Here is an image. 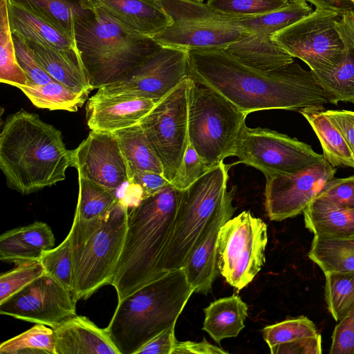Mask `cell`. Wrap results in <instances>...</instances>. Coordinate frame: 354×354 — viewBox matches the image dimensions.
<instances>
[{
    "instance_id": "cell-22",
    "label": "cell",
    "mask_w": 354,
    "mask_h": 354,
    "mask_svg": "<svg viewBox=\"0 0 354 354\" xmlns=\"http://www.w3.org/2000/svg\"><path fill=\"white\" fill-rule=\"evenodd\" d=\"M12 33L49 46L85 71L75 42L50 24L8 0Z\"/></svg>"
},
{
    "instance_id": "cell-38",
    "label": "cell",
    "mask_w": 354,
    "mask_h": 354,
    "mask_svg": "<svg viewBox=\"0 0 354 354\" xmlns=\"http://www.w3.org/2000/svg\"><path fill=\"white\" fill-rule=\"evenodd\" d=\"M325 275V299L328 309L339 322L354 304V272H329Z\"/></svg>"
},
{
    "instance_id": "cell-9",
    "label": "cell",
    "mask_w": 354,
    "mask_h": 354,
    "mask_svg": "<svg viewBox=\"0 0 354 354\" xmlns=\"http://www.w3.org/2000/svg\"><path fill=\"white\" fill-rule=\"evenodd\" d=\"M267 225L250 211L228 220L219 230L218 266L226 281L237 290L247 286L265 263Z\"/></svg>"
},
{
    "instance_id": "cell-14",
    "label": "cell",
    "mask_w": 354,
    "mask_h": 354,
    "mask_svg": "<svg viewBox=\"0 0 354 354\" xmlns=\"http://www.w3.org/2000/svg\"><path fill=\"white\" fill-rule=\"evenodd\" d=\"M337 171L325 159L292 174L266 176L265 209L271 221L303 213Z\"/></svg>"
},
{
    "instance_id": "cell-31",
    "label": "cell",
    "mask_w": 354,
    "mask_h": 354,
    "mask_svg": "<svg viewBox=\"0 0 354 354\" xmlns=\"http://www.w3.org/2000/svg\"><path fill=\"white\" fill-rule=\"evenodd\" d=\"M344 53L333 69L314 73L327 95L329 103H354V36L343 40Z\"/></svg>"
},
{
    "instance_id": "cell-24",
    "label": "cell",
    "mask_w": 354,
    "mask_h": 354,
    "mask_svg": "<svg viewBox=\"0 0 354 354\" xmlns=\"http://www.w3.org/2000/svg\"><path fill=\"white\" fill-rule=\"evenodd\" d=\"M244 64L262 71H271L294 62L272 37L249 32L224 48Z\"/></svg>"
},
{
    "instance_id": "cell-19",
    "label": "cell",
    "mask_w": 354,
    "mask_h": 354,
    "mask_svg": "<svg viewBox=\"0 0 354 354\" xmlns=\"http://www.w3.org/2000/svg\"><path fill=\"white\" fill-rule=\"evenodd\" d=\"M127 30L153 37L171 24L158 0H90Z\"/></svg>"
},
{
    "instance_id": "cell-53",
    "label": "cell",
    "mask_w": 354,
    "mask_h": 354,
    "mask_svg": "<svg viewBox=\"0 0 354 354\" xmlns=\"http://www.w3.org/2000/svg\"><path fill=\"white\" fill-rule=\"evenodd\" d=\"M287 1L290 3V2H295V1H301V0H287Z\"/></svg>"
},
{
    "instance_id": "cell-41",
    "label": "cell",
    "mask_w": 354,
    "mask_h": 354,
    "mask_svg": "<svg viewBox=\"0 0 354 354\" xmlns=\"http://www.w3.org/2000/svg\"><path fill=\"white\" fill-rule=\"evenodd\" d=\"M15 266L12 270L0 275V304L45 273L39 259L26 261Z\"/></svg>"
},
{
    "instance_id": "cell-3",
    "label": "cell",
    "mask_w": 354,
    "mask_h": 354,
    "mask_svg": "<svg viewBox=\"0 0 354 354\" xmlns=\"http://www.w3.org/2000/svg\"><path fill=\"white\" fill-rule=\"evenodd\" d=\"M182 192L169 183L129 211L124 246L111 284L118 301L168 272L165 257Z\"/></svg>"
},
{
    "instance_id": "cell-46",
    "label": "cell",
    "mask_w": 354,
    "mask_h": 354,
    "mask_svg": "<svg viewBox=\"0 0 354 354\" xmlns=\"http://www.w3.org/2000/svg\"><path fill=\"white\" fill-rule=\"evenodd\" d=\"M330 354H354V304L335 326Z\"/></svg>"
},
{
    "instance_id": "cell-20",
    "label": "cell",
    "mask_w": 354,
    "mask_h": 354,
    "mask_svg": "<svg viewBox=\"0 0 354 354\" xmlns=\"http://www.w3.org/2000/svg\"><path fill=\"white\" fill-rule=\"evenodd\" d=\"M56 354H120L106 328L73 316L53 328Z\"/></svg>"
},
{
    "instance_id": "cell-25",
    "label": "cell",
    "mask_w": 354,
    "mask_h": 354,
    "mask_svg": "<svg viewBox=\"0 0 354 354\" xmlns=\"http://www.w3.org/2000/svg\"><path fill=\"white\" fill-rule=\"evenodd\" d=\"M299 112L317 135L326 160L334 167L354 169L352 149L340 129L326 113L324 106L304 109Z\"/></svg>"
},
{
    "instance_id": "cell-4",
    "label": "cell",
    "mask_w": 354,
    "mask_h": 354,
    "mask_svg": "<svg viewBox=\"0 0 354 354\" xmlns=\"http://www.w3.org/2000/svg\"><path fill=\"white\" fill-rule=\"evenodd\" d=\"M194 292L180 268L118 301L106 329L120 353L136 354L154 337L176 325Z\"/></svg>"
},
{
    "instance_id": "cell-33",
    "label": "cell",
    "mask_w": 354,
    "mask_h": 354,
    "mask_svg": "<svg viewBox=\"0 0 354 354\" xmlns=\"http://www.w3.org/2000/svg\"><path fill=\"white\" fill-rule=\"evenodd\" d=\"M305 0L290 2L270 12L245 18H238L235 24L250 32L272 37L277 32L307 17L313 12Z\"/></svg>"
},
{
    "instance_id": "cell-16",
    "label": "cell",
    "mask_w": 354,
    "mask_h": 354,
    "mask_svg": "<svg viewBox=\"0 0 354 354\" xmlns=\"http://www.w3.org/2000/svg\"><path fill=\"white\" fill-rule=\"evenodd\" d=\"M73 167L82 176L118 191L129 183V171L118 138L114 132L91 130L73 149Z\"/></svg>"
},
{
    "instance_id": "cell-7",
    "label": "cell",
    "mask_w": 354,
    "mask_h": 354,
    "mask_svg": "<svg viewBox=\"0 0 354 354\" xmlns=\"http://www.w3.org/2000/svg\"><path fill=\"white\" fill-rule=\"evenodd\" d=\"M223 161L183 190L165 257V270L183 268L204 239L213 221L232 202L236 187L227 189L228 171Z\"/></svg>"
},
{
    "instance_id": "cell-1",
    "label": "cell",
    "mask_w": 354,
    "mask_h": 354,
    "mask_svg": "<svg viewBox=\"0 0 354 354\" xmlns=\"http://www.w3.org/2000/svg\"><path fill=\"white\" fill-rule=\"evenodd\" d=\"M189 75L223 95L246 115L257 111H299L329 103L313 71L295 61L262 71L250 66L224 48L192 50Z\"/></svg>"
},
{
    "instance_id": "cell-34",
    "label": "cell",
    "mask_w": 354,
    "mask_h": 354,
    "mask_svg": "<svg viewBox=\"0 0 354 354\" xmlns=\"http://www.w3.org/2000/svg\"><path fill=\"white\" fill-rule=\"evenodd\" d=\"M19 88L39 109L77 111L88 98V93L77 92L58 82L42 85L26 84Z\"/></svg>"
},
{
    "instance_id": "cell-54",
    "label": "cell",
    "mask_w": 354,
    "mask_h": 354,
    "mask_svg": "<svg viewBox=\"0 0 354 354\" xmlns=\"http://www.w3.org/2000/svg\"><path fill=\"white\" fill-rule=\"evenodd\" d=\"M194 1H198V2H203L204 0H194Z\"/></svg>"
},
{
    "instance_id": "cell-49",
    "label": "cell",
    "mask_w": 354,
    "mask_h": 354,
    "mask_svg": "<svg viewBox=\"0 0 354 354\" xmlns=\"http://www.w3.org/2000/svg\"><path fill=\"white\" fill-rule=\"evenodd\" d=\"M142 192V198L153 194L170 183L163 175L152 171L136 172L129 181Z\"/></svg>"
},
{
    "instance_id": "cell-13",
    "label": "cell",
    "mask_w": 354,
    "mask_h": 354,
    "mask_svg": "<svg viewBox=\"0 0 354 354\" xmlns=\"http://www.w3.org/2000/svg\"><path fill=\"white\" fill-rule=\"evenodd\" d=\"M188 53L161 46L125 78L97 89L96 93L148 98L158 103L189 75Z\"/></svg>"
},
{
    "instance_id": "cell-48",
    "label": "cell",
    "mask_w": 354,
    "mask_h": 354,
    "mask_svg": "<svg viewBox=\"0 0 354 354\" xmlns=\"http://www.w3.org/2000/svg\"><path fill=\"white\" fill-rule=\"evenodd\" d=\"M175 326L163 330L143 345L136 354H172L177 342Z\"/></svg>"
},
{
    "instance_id": "cell-10",
    "label": "cell",
    "mask_w": 354,
    "mask_h": 354,
    "mask_svg": "<svg viewBox=\"0 0 354 354\" xmlns=\"http://www.w3.org/2000/svg\"><path fill=\"white\" fill-rule=\"evenodd\" d=\"M343 10L315 8L309 15L272 36L293 58L314 73L328 71L341 61L344 46L337 29Z\"/></svg>"
},
{
    "instance_id": "cell-43",
    "label": "cell",
    "mask_w": 354,
    "mask_h": 354,
    "mask_svg": "<svg viewBox=\"0 0 354 354\" xmlns=\"http://www.w3.org/2000/svg\"><path fill=\"white\" fill-rule=\"evenodd\" d=\"M211 168L189 142L180 166L170 183L179 190H185Z\"/></svg>"
},
{
    "instance_id": "cell-50",
    "label": "cell",
    "mask_w": 354,
    "mask_h": 354,
    "mask_svg": "<svg viewBox=\"0 0 354 354\" xmlns=\"http://www.w3.org/2000/svg\"><path fill=\"white\" fill-rule=\"evenodd\" d=\"M221 347L208 342L205 338L201 342L185 341L176 342L172 354H227Z\"/></svg>"
},
{
    "instance_id": "cell-27",
    "label": "cell",
    "mask_w": 354,
    "mask_h": 354,
    "mask_svg": "<svg viewBox=\"0 0 354 354\" xmlns=\"http://www.w3.org/2000/svg\"><path fill=\"white\" fill-rule=\"evenodd\" d=\"M202 329L217 343L235 337L245 327L248 306L240 297L232 295L220 298L204 308Z\"/></svg>"
},
{
    "instance_id": "cell-51",
    "label": "cell",
    "mask_w": 354,
    "mask_h": 354,
    "mask_svg": "<svg viewBox=\"0 0 354 354\" xmlns=\"http://www.w3.org/2000/svg\"><path fill=\"white\" fill-rule=\"evenodd\" d=\"M325 111L340 129L351 149H354V111L347 110H327Z\"/></svg>"
},
{
    "instance_id": "cell-47",
    "label": "cell",
    "mask_w": 354,
    "mask_h": 354,
    "mask_svg": "<svg viewBox=\"0 0 354 354\" xmlns=\"http://www.w3.org/2000/svg\"><path fill=\"white\" fill-rule=\"evenodd\" d=\"M272 354H320L322 338L319 334L275 345L270 348Z\"/></svg>"
},
{
    "instance_id": "cell-26",
    "label": "cell",
    "mask_w": 354,
    "mask_h": 354,
    "mask_svg": "<svg viewBox=\"0 0 354 354\" xmlns=\"http://www.w3.org/2000/svg\"><path fill=\"white\" fill-rule=\"evenodd\" d=\"M303 214L306 227L315 235L354 236V209L316 197Z\"/></svg>"
},
{
    "instance_id": "cell-32",
    "label": "cell",
    "mask_w": 354,
    "mask_h": 354,
    "mask_svg": "<svg viewBox=\"0 0 354 354\" xmlns=\"http://www.w3.org/2000/svg\"><path fill=\"white\" fill-rule=\"evenodd\" d=\"M124 156L129 181L138 171H152L163 175L160 161L139 124L114 132Z\"/></svg>"
},
{
    "instance_id": "cell-30",
    "label": "cell",
    "mask_w": 354,
    "mask_h": 354,
    "mask_svg": "<svg viewBox=\"0 0 354 354\" xmlns=\"http://www.w3.org/2000/svg\"><path fill=\"white\" fill-rule=\"evenodd\" d=\"M308 257L324 272H354V236L315 235Z\"/></svg>"
},
{
    "instance_id": "cell-23",
    "label": "cell",
    "mask_w": 354,
    "mask_h": 354,
    "mask_svg": "<svg viewBox=\"0 0 354 354\" xmlns=\"http://www.w3.org/2000/svg\"><path fill=\"white\" fill-rule=\"evenodd\" d=\"M55 245L51 228L44 222L33 223L5 232L0 236V259L18 264L38 260L43 252Z\"/></svg>"
},
{
    "instance_id": "cell-45",
    "label": "cell",
    "mask_w": 354,
    "mask_h": 354,
    "mask_svg": "<svg viewBox=\"0 0 354 354\" xmlns=\"http://www.w3.org/2000/svg\"><path fill=\"white\" fill-rule=\"evenodd\" d=\"M317 197L328 200L344 207L354 209V176L328 180Z\"/></svg>"
},
{
    "instance_id": "cell-36",
    "label": "cell",
    "mask_w": 354,
    "mask_h": 354,
    "mask_svg": "<svg viewBox=\"0 0 354 354\" xmlns=\"http://www.w3.org/2000/svg\"><path fill=\"white\" fill-rule=\"evenodd\" d=\"M0 82L15 87L28 83V79L17 59L8 0H0Z\"/></svg>"
},
{
    "instance_id": "cell-37",
    "label": "cell",
    "mask_w": 354,
    "mask_h": 354,
    "mask_svg": "<svg viewBox=\"0 0 354 354\" xmlns=\"http://www.w3.org/2000/svg\"><path fill=\"white\" fill-rule=\"evenodd\" d=\"M1 354H56L53 330L36 324L0 345Z\"/></svg>"
},
{
    "instance_id": "cell-6",
    "label": "cell",
    "mask_w": 354,
    "mask_h": 354,
    "mask_svg": "<svg viewBox=\"0 0 354 354\" xmlns=\"http://www.w3.org/2000/svg\"><path fill=\"white\" fill-rule=\"evenodd\" d=\"M128 207L121 199L104 216L83 222L73 219L68 233L73 260V295L89 298L111 285L125 240Z\"/></svg>"
},
{
    "instance_id": "cell-18",
    "label": "cell",
    "mask_w": 354,
    "mask_h": 354,
    "mask_svg": "<svg viewBox=\"0 0 354 354\" xmlns=\"http://www.w3.org/2000/svg\"><path fill=\"white\" fill-rule=\"evenodd\" d=\"M156 104L148 98L95 93L86 105L87 125L93 131L115 132L139 124Z\"/></svg>"
},
{
    "instance_id": "cell-39",
    "label": "cell",
    "mask_w": 354,
    "mask_h": 354,
    "mask_svg": "<svg viewBox=\"0 0 354 354\" xmlns=\"http://www.w3.org/2000/svg\"><path fill=\"white\" fill-rule=\"evenodd\" d=\"M39 261L46 274L73 292V260L68 234L59 245L43 252Z\"/></svg>"
},
{
    "instance_id": "cell-17",
    "label": "cell",
    "mask_w": 354,
    "mask_h": 354,
    "mask_svg": "<svg viewBox=\"0 0 354 354\" xmlns=\"http://www.w3.org/2000/svg\"><path fill=\"white\" fill-rule=\"evenodd\" d=\"M172 23L152 38L162 46L192 50L225 48L250 32L234 23L197 15L171 17Z\"/></svg>"
},
{
    "instance_id": "cell-5",
    "label": "cell",
    "mask_w": 354,
    "mask_h": 354,
    "mask_svg": "<svg viewBox=\"0 0 354 354\" xmlns=\"http://www.w3.org/2000/svg\"><path fill=\"white\" fill-rule=\"evenodd\" d=\"M74 38L92 90L121 81L161 47L153 38L121 26L92 3L75 18Z\"/></svg>"
},
{
    "instance_id": "cell-12",
    "label": "cell",
    "mask_w": 354,
    "mask_h": 354,
    "mask_svg": "<svg viewBox=\"0 0 354 354\" xmlns=\"http://www.w3.org/2000/svg\"><path fill=\"white\" fill-rule=\"evenodd\" d=\"M232 156L264 175L292 174L324 160L310 145L266 128L245 124L237 139Z\"/></svg>"
},
{
    "instance_id": "cell-11",
    "label": "cell",
    "mask_w": 354,
    "mask_h": 354,
    "mask_svg": "<svg viewBox=\"0 0 354 354\" xmlns=\"http://www.w3.org/2000/svg\"><path fill=\"white\" fill-rule=\"evenodd\" d=\"M188 85L189 75L139 122L169 183L180 166L189 142Z\"/></svg>"
},
{
    "instance_id": "cell-55",
    "label": "cell",
    "mask_w": 354,
    "mask_h": 354,
    "mask_svg": "<svg viewBox=\"0 0 354 354\" xmlns=\"http://www.w3.org/2000/svg\"><path fill=\"white\" fill-rule=\"evenodd\" d=\"M351 1L353 3H354V0H347Z\"/></svg>"
},
{
    "instance_id": "cell-28",
    "label": "cell",
    "mask_w": 354,
    "mask_h": 354,
    "mask_svg": "<svg viewBox=\"0 0 354 354\" xmlns=\"http://www.w3.org/2000/svg\"><path fill=\"white\" fill-rule=\"evenodd\" d=\"M20 37L30 48L38 63L55 81L77 92L89 93L92 91L86 72L60 52L36 41Z\"/></svg>"
},
{
    "instance_id": "cell-8",
    "label": "cell",
    "mask_w": 354,
    "mask_h": 354,
    "mask_svg": "<svg viewBox=\"0 0 354 354\" xmlns=\"http://www.w3.org/2000/svg\"><path fill=\"white\" fill-rule=\"evenodd\" d=\"M247 115L216 90L189 75V142L208 166L232 156Z\"/></svg>"
},
{
    "instance_id": "cell-35",
    "label": "cell",
    "mask_w": 354,
    "mask_h": 354,
    "mask_svg": "<svg viewBox=\"0 0 354 354\" xmlns=\"http://www.w3.org/2000/svg\"><path fill=\"white\" fill-rule=\"evenodd\" d=\"M79 195L74 219L87 222L106 215L121 200L111 190L78 176Z\"/></svg>"
},
{
    "instance_id": "cell-15",
    "label": "cell",
    "mask_w": 354,
    "mask_h": 354,
    "mask_svg": "<svg viewBox=\"0 0 354 354\" xmlns=\"http://www.w3.org/2000/svg\"><path fill=\"white\" fill-rule=\"evenodd\" d=\"M73 293L44 273L0 304V313L54 328L76 315Z\"/></svg>"
},
{
    "instance_id": "cell-52",
    "label": "cell",
    "mask_w": 354,
    "mask_h": 354,
    "mask_svg": "<svg viewBox=\"0 0 354 354\" xmlns=\"http://www.w3.org/2000/svg\"><path fill=\"white\" fill-rule=\"evenodd\" d=\"M315 8L344 10L348 7L344 6L345 0H306Z\"/></svg>"
},
{
    "instance_id": "cell-42",
    "label": "cell",
    "mask_w": 354,
    "mask_h": 354,
    "mask_svg": "<svg viewBox=\"0 0 354 354\" xmlns=\"http://www.w3.org/2000/svg\"><path fill=\"white\" fill-rule=\"evenodd\" d=\"M287 0H207V3L222 13L245 18L263 15L287 3Z\"/></svg>"
},
{
    "instance_id": "cell-2",
    "label": "cell",
    "mask_w": 354,
    "mask_h": 354,
    "mask_svg": "<svg viewBox=\"0 0 354 354\" xmlns=\"http://www.w3.org/2000/svg\"><path fill=\"white\" fill-rule=\"evenodd\" d=\"M72 166L73 150L60 130L24 109L7 118L0 133V169L8 187L36 192L64 180Z\"/></svg>"
},
{
    "instance_id": "cell-21",
    "label": "cell",
    "mask_w": 354,
    "mask_h": 354,
    "mask_svg": "<svg viewBox=\"0 0 354 354\" xmlns=\"http://www.w3.org/2000/svg\"><path fill=\"white\" fill-rule=\"evenodd\" d=\"M235 207L232 202L217 215L204 239L196 247L183 268L195 292L207 295L220 272L218 266V236L221 227L232 218Z\"/></svg>"
},
{
    "instance_id": "cell-40",
    "label": "cell",
    "mask_w": 354,
    "mask_h": 354,
    "mask_svg": "<svg viewBox=\"0 0 354 354\" xmlns=\"http://www.w3.org/2000/svg\"><path fill=\"white\" fill-rule=\"evenodd\" d=\"M262 333L263 337L270 348L318 334L314 323L305 316L266 326L263 328Z\"/></svg>"
},
{
    "instance_id": "cell-56",
    "label": "cell",
    "mask_w": 354,
    "mask_h": 354,
    "mask_svg": "<svg viewBox=\"0 0 354 354\" xmlns=\"http://www.w3.org/2000/svg\"><path fill=\"white\" fill-rule=\"evenodd\" d=\"M352 151H353V156H354V149H352Z\"/></svg>"
},
{
    "instance_id": "cell-44",
    "label": "cell",
    "mask_w": 354,
    "mask_h": 354,
    "mask_svg": "<svg viewBox=\"0 0 354 354\" xmlns=\"http://www.w3.org/2000/svg\"><path fill=\"white\" fill-rule=\"evenodd\" d=\"M12 35L17 62L28 79L27 84L42 85L57 82L38 63L26 42L17 35Z\"/></svg>"
},
{
    "instance_id": "cell-29",
    "label": "cell",
    "mask_w": 354,
    "mask_h": 354,
    "mask_svg": "<svg viewBox=\"0 0 354 354\" xmlns=\"http://www.w3.org/2000/svg\"><path fill=\"white\" fill-rule=\"evenodd\" d=\"M9 1L50 24L74 42V19L91 3L90 0Z\"/></svg>"
}]
</instances>
